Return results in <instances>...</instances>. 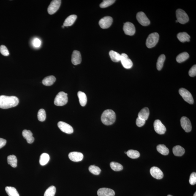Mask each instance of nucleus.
I'll use <instances>...</instances> for the list:
<instances>
[{"label":"nucleus","instance_id":"nucleus-20","mask_svg":"<svg viewBox=\"0 0 196 196\" xmlns=\"http://www.w3.org/2000/svg\"><path fill=\"white\" fill-rule=\"evenodd\" d=\"M120 61L123 67L126 69H130L133 65L132 61L129 58H125L121 56Z\"/></svg>","mask_w":196,"mask_h":196},{"label":"nucleus","instance_id":"nucleus-43","mask_svg":"<svg viewBox=\"0 0 196 196\" xmlns=\"http://www.w3.org/2000/svg\"><path fill=\"white\" fill-rule=\"evenodd\" d=\"M146 121L141 119V118L138 117L137 118L136 121V124L138 127H142L145 125Z\"/></svg>","mask_w":196,"mask_h":196},{"label":"nucleus","instance_id":"nucleus-37","mask_svg":"<svg viewBox=\"0 0 196 196\" xmlns=\"http://www.w3.org/2000/svg\"><path fill=\"white\" fill-rule=\"evenodd\" d=\"M89 170L91 173L95 175H99L101 172L100 169L95 165L90 166L89 167Z\"/></svg>","mask_w":196,"mask_h":196},{"label":"nucleus","instance_id":"nucleus-38","mask_svg":"<svg viewBox=\"0 0 196 196\" xmlns=\"http://www.w3.org/2000/svg\"><path fill=\"white\" fill-rule=\"evenodd\" d=\"M115 1V0H104L101 3L99 6L102 8H105L111 6Z\"/></svg>","mask_w":196,"mask_h":196},{"label":"nucleus","instance_id":"nucleus-26","mask_svg":"<svg viewBox=\"0 0 196 196\" xmlns=\"http://www.w3.org/2000/svg\"><path fill=\"white\" fill-rule=\"evenodd\" d=\"M178 40L181 42H190V36L186 32L179 33L177 35Z\"/></svg>","mask_w":196,"mask_h":196},{"label":"nucleus","instance_id":"nucleus-25","mask_svg":"<svg viewBox=\"0 0 196 196\" xmlns=\"http://www.w3.org/2000/svg\"><path fill=\"white\" fill-rule=\"evenodd\" d=\"M109 55L113 62H118L120 61L121 55L117 52L111 50L109 53Z\"/></svg>","mask_w":196,"mask_h":196},{"label":"nucleus","instance_id":"nucleus-45","mask_svg":"<svg viewBox=\"0 0 196 196\" xmlns=\"http://www.w3.org/2000/svg\"><path fill=\"white\" fill-rule=\"evenodd\" d=\"M121 56L125 58H128V55H126V54L124 53H123L122 54H121Z\"/></svg>","mask_w":196,"mask_h":196},{"label":"nucleus","instance_id":"nucleus-46","mask_svg":"<svg viewBox=\"0 0 196 196\" xmlns=\"http://www.w3.org/2000/svg\"><path fill=\"white\" fill-rule=\"evenodd\" d=\"M196 196V192H195V193H194V196Z\"/></svg>","mask_w":196,"mask_h":196},{"label":"nucleus","instance_id":"nucleus-6","mask_svg":"<svg viewBox=\"0 0 196 196\" xmlns=\"http://www.w3.org/2000/svg\"><path fill=\"white\" fill-rule=\"evenodd\" d=\"M179 92L185 102L190 104L194 103V101L192 94L188 90L181 88L179 89Z\"/></svg>","mask_w":196,"mask_h":196},{"label":"nucleus","instance_id":"nucleus-34","mask_svg":"<svg viewBox=\"0 0 196 196\" xmlns=\"http://www.w3.org/2000/svg\"><path fill=\"white\" fill-rule=\"evenodd\" d=\"M110 166L112 170L116 172L120 171L123 169V166L116 162H112L110 163Z\"/></svg>","mask_w":196,"mask_h":196},{"label":"nucleus","instance_id":"nucleus-13","mask_svg":"<svg viewBox=\"0 0 196 196\" xmlns=\"http://www.w3.org/2000/svg\"><path fill=\"white\" fill-rule=\"evenodd\" d=\"M182 127L186 132H191L192 129V125L190 120L186 117H183L181 119Z\"/></svg>","mask_w":196,"mask_h":196},{"label":"nucleus","instance_id":"nucleus-30","mask_svg":"<svg viewBox=\"0 0 196 196\" xmlns=\"http://www.w3.org/2000/svg\"><path fill=\"white\" fill-rule=\"evenodd\" d=\"M189 57V54L186 52H184V53L179 54L177 57L176 61L178 63H181L186 61Z\"/></svg>","mask_w":196,"mask_h":196},{"label":"nucleus","instance_id":"nucleus-8","mask_svg":"<svg viewBox=\"0 0 196 196\" xmlns=\"http://www.w3.org/2000/svg\"><path fill=\"white\" fill-rule=\"evenodd\" d=\"M136 18L138 22L142 26H146L150 24V20L143 12H138L137 14Z\"/></svg>","mask_w":196,"mask_h":196},{"label":"nucleus","instance_id":"nucleus-40","mask_svg":"<svg viewBox=\"0 0 196 196\" xmlns=\"http://www.w3.org/2000/svg\"><path fill=\"white\" fill-rule=\"evenodd\" d=\"M189 183L192 185H195L196 183V173L193 172L191 174L189 178Z\"/></svg>","mask_w":196,"mask_h":196},{"label":"nucleus","instance_id":"nucleus-11","mask_svg":"<svg viewBox=\"0 0 196 196\" xmlns=\"http://www.w3.org/2000/svg\"><path fill=\"white\" fill-rule=\"evenodd\" d=\"M58 125L60 130L65 133L70 134L74 132V129L72 126L64 122H59Z\"/></svg>","mask_w":196,"mask_h":196},{"label":"nucleus","instance_id":"nucleus-18","mask_svg":"<svg viewBox=\"0 0 196 196\" xmlns=\"http://www.w3.org/2000/svg\"><path fill=\"white\" fill-rule=\"evenodd\" d=\"M22 135L28 143L31 144L34 142V138L33 137L32 133L30 130H24L23 131Z\"/></svg>","mask_w":196,"mask_h":196},{"label":"nucleus","instance_id":"nucleus-22","mask_svg":"<svg viewBox=\"0 0 196 196\" xmlns=\"http://www.w3.org/2000/svg\"><path fill=\"white\" fill-rule=\"evenodd\" d=\"M77 96L79 98L80 105L82 107H84L86 105L87 102L86 94L81 91H79L77 93Z\"/></svg>","mask_w":196,"mask_h":196},{"label":"nucleus","instance_id":"nucleus-42","mask_svg":"<svg viewBox=\"0 0 196 196\" xmlns=\"http://www.w3.org/2000/svg\"><path fill=\"white\" fill-rule=\"evenodd\" d=\"M189 74L190 77H193L196 75V65L192 66L189 70Z\"/></svg>","mask_w":196,"mask_h":196},{"label":"nucleus","instance_id":"nucleus-12","mask_svg":"<svg viewBox=\"0 0 196 196\" xmlns=\"http://www.w3.org/2000/svg\"><path fill=\"white\" fill-rule=\"evenodd\" d=\"M154 127L156 133L159 134L165 133L166 129L164 125L162 124L160 120H156L154 123Z\"/></svg>","mask_w":196,"mask_h":196},{"label":"nucleus","instance_id":"nucleus-1","mask_svg":"<svg viewBox=\"0 0 196 196\" xmlns=\"http://www.w3.org/2000/svg\"><path fill=\"white\" fill-rule=\"evenodd\" d=\"M19 102L18 98L14 96H0V108L7 109L17 106Z\"/></svg>","mask_w":196,"mask_h":196},{"label":"nucleus","instance_id":"nucleus-10","mask_svg":"<svg viewBox=\"0 0 196 196\" xmlns=\"http://www.w3.org/2000/svg\"><path fill=\"white\" fill-rule=\"evenodd\" d=\"M113 21V18L111 17H105L99 20V24L102 29H107L111 26Z\"/></svg>","mask_w":196,"mask_h":196},{"label":"nucleus","instance_id":"nucleus-35","mask_svg":"<svg viewBox=\"0 0 196 196\" xmlns=\"http://www.w3.org/2000/svg\"><path fill=\"white\" fill-rule=\"evenodd\" d=\"M56 192V187L53 186H50L45 191L44 196H54Z\"/></svg>","mask_w":196,"mask_h":196},{"label":"nucleus","instance_id":"nucleus-19","mask_svg":"<svg viewBox=\"0 0 196 196\" xmlns=\"http://www.w3.org/2000/svg\"><path fill=\"white\" fill-rule=\"evenodd\" d=\"M77 18V15H72L69 16L66 19L63 23V26L64 27L70 26H72L76 21Z\"/></svg>","mask_w":196,"mask_h":196},{"label":"nucleus","instance_id":"nucleus-44","mask_svg":"<svg viewBox=\"0 0 196 196\" xmlns=\"http://www.w3.org/2000/svg\"><path fill=\"white\" fill-rule=\"evenodd\" d=\"M6 142L7 141L6 140L3 138H0V148H2L6 145Z\"/></svg>","mask_w":196,"mask_h":196},{"label":"nucleus","instance_id":"nucleus-5","mask_svg":"<svg viewBox=\"0 0 196 196\" xmlns=\"http://www.w3.org/2000/svg\"><path fill=\"white\" fill-rule=\"evenodd\" d=\"M177 20L182 24H184L189 21V18L187 14L184 10L181 9H177L176 12Z\"/></svg>","mask_w":196,"mask_h":196},{"label":"nucleus","instance_id":"nucleus-41","mask_svg":"<svg viewBox=\"0 0 196 196\" xmlns=\"http://www.w3.org/2000/svg\"><path fill=\"white\" fill-rule=\"evenodd\" d=\"M32 43L33 46L36 48H38L41 45V41L37 38H35L33 39Z\"/></svg>","mask_w":196,"mask_h":196},{"label":"nucleus","instance_id":"nucleus-24","mask_svg":"<svg viewBox=\"0 0 196 196\" xmlns=\"http://www.w3.org/2000/svg\"><path fill=\"white\" fill-rule=\"evenodd\" d=\"M173 152L175 156H181L184 154L185 150L183 147L179 145H177L173 148Z\"/></svg>","mask_w":196,"mask_h":196},{"label":"nucleus","instance_id":"nucleus-9","mask_svg":"<svg viewBox=\"0 0 196 196\" xmlns=\"http://www.w3.org/2000/svg\"><path fill=\"white\" fill-rule=\"evenodd\" d=\"M123 30L125 34L128 35H133L135 32V26L133 24L130 22H127L124 23Z\"/></svg>","mask_w":196,"mask_h":196},{"label":"nucleus","instance_id":"nucleus-2","mask_svg":"<svg viewBox=\"0 0 196 196\" xmlns=\"http://www.w3.org/2000/svg\"><path fill=\"white\" fill-rule=\"evenodd\" d=\"M116 115L114 111L111 110H107L104 111L101 117V120L103 124L106 125H110L115 122Z\"/></svg>","mask_w":196,"mask_h":196},{"label":"nucleus","instance_id":"nucleus-48","mask_svg":"<svg viewBox=\"0 0 196 196\" xmlns=\"http://www.w3.org/2000/svg\"><path fill=\"white\" fill-rule=\"evenodd\" d=\"M62 28H64V26H63H63H62Z\"/></svg>","mask_w":196,"mask_h":196},{"label":"nucleus","instance_id":"nucleus-21","mask_svg":"<svg viewBox=\"0 0 196 196\" xmlns=\"http://www.w3.org/2000/svg\"><path fill=\"white\" fill-rule=\"evenodd\" d=\"M56 79L53 76H48L45 77L42 81V83L47 86H51L56 81Z\"/></svg>","mask_w":196,"mask_h":196},{"label":"nucleus","instance_id":"nucleus-17","mask_svg":"<svg viewBox=\"0 0 196 196\" xmlns=\"http://www.w3.org/2000/svg\"><path fill=\"white\" fill-rule=\"evenodd\" d=\"M71 61L74 65H77L80 64L81 62V56L79 51L75 50L73 52Z\"/></svg>","mask_w":196,"mask_h":196},{"label":"nucleus","instance_id":"nucleus-36","mask_svg":"<svg viewBox=\"0 0 196 196\" xmlns=\"http://www.w3.org/2000/svg\"><path fill=\"white\" fill-rule=\"evenodd\" d=\"M37 117L39 121L43 122L45 120L46 117V115L45 110L41 109L39 110L37 114Z\"/></svg>","mask_w":196,"mask_h":196},{"label":"nucleus","instance_id":"nucleus-3","mask_svg":"<svg viewBox=\"0 0 196 196\" xmlns=\"http://www.w3.org/2000/svg\"><path fill=\"white\" fill-rule=\"evenodd\" d=\"M68 94L63 92L58 93L54 99V104L58 106H62L67 104L68 102Z\"/></svg>","mask_w":196,"mask_h":196},{"label":"nucleus","instance_id":"nucleus-47","mask_svg":"<svg viewBox=\"0 0 196 196\" xmlns=\"http://www.w3.org/2000/svg\"><path fill=\"white\" fill-rule=\"evenodd\" d=\"M167 196H172V195H167Z\"/></svg>","mask_w":196,"mask_h":196},{"label":"nucleus","instance_id":"nucleus-7","mask_svg":"<svg viewBox=\"0 0 196 196\" xmlns=\"http://www.w3.org/2000/svg\"><path fill=\"white\" fill-rule=\"evenodd\" d=\"M61 0H53L50 3L48 8V12L50 15L56 13L61 5Z\"/></svg>","mask_w":196,"mask_h":196},{"label":"nucleus","instance_id":"nucleus-31","mask_svg":"<svg viewBox=\"0 0 196 196\" xmlns=\"http://www.w3.org/2000/svg\"><path fill=\"white\" fill-rule=\"evenodd\" d=\"M165 58V56L164 54L161 55L159 57L156 63V68L158 70L160 71L162 69Z\"/></svg>","mask_w":196,"mask_h":196},{"label":"nucleus","instance_id":"nucleus-14","mask_svg":"<svg viewBox=\"0 0 196 196\" xmlns=\"http://www.w3.org/2000/svg\"><path fill=\"white\" fill-rule=\"evenodd\" d=\"M150 173L152 176L157 179H161L163 178L164 174L160 169L156 167H151Z\"/></svg>","mask_w":196,"mask_h":196},{"label":"nucleus","instance_id":"nucleus-32","mask_svg":"<svg viewBox=\"0 0 196 196\" xmlns=\"http://www.w3.org/2000/svg\"><path fill=\"white\" fill-rule=\"evenodd\" d=\"M7 162L9 165H10L14 168L17 167V159L16 156L12 155L7 157Z\"/></svg>","mask_w":196,"mask_h":196},{"label":"nucleus","instance_id":"nucleus-16","mask_svg":"<svg viewBox=\"0 0 196 196\" xmlns=\"http://www.w3.org/2000/svg\"><path fill=\"white\" fill-rule=\"evenodd\" d=\"M68 156L71 160L75 162L81 161L84 157L83 154L79 152H72L69 153Z\"/></svg>","mask_w":196,"mask_h":196},{"label":"nucleus","instance_id":"nucleus-27","mask_svg":"<svg viewBox=\"0 0 196 196\" xmlns=\"http://www.w3.org/2000/svg\"><path fill=\"white\" fill-rule=\"evenodd\" d=\"M156 149L159 152L164 156L167 155L169 153L168 148L164 145H159L156 147Z\"/></svg>","mask_w":196,"mask_h":196},{"label":"nucleus","instance_id":"nucleus-29","mask_svg":"<svg viewBox=\"0 0 196 196\" xmlns=\"http://www.w3.org/2000/svg\"><path fill=\"white\" fill-rule=\"evenodd\" d=\"M50 159V157L49 154L46 153H43L40 156L39 163L41 165H45L48 163Z\"/></svg>","mask_w":196,"mask_h":196},{"label":"nucleus","instance_id":"nucleus-15","mask_svg":"<svg viewBox=\"0 0 196 196\" xmlns=\"http://www.w3.org/2000/svg\"><path fill=\"white\" fill-rule=\"evenodd\" d=\"M115 194L114 191L109 188H101L97 191L98 196H115Z\"/></svg>","mask_w":196,"mask_h":196},{"label":"nucleus","instance_id":"nucleus-28","mask_svg":"<svg viewBox=\"0 0 196 196\" xmlns=\"http://www.w3.org/2000/svg\"><path fill=\"white\" fill-rule=\"evenodd\" d=\"M5 190L9 196H20L18 191L14 187L7 186L5 188Z\"/></svg>","mask_w":196,"mask_h":196},{"label":"nucleus","instance_id":"nucleus-39","mask_svg":"<svg viewBox=\"0 0 196 196\" xmlns=\"http://www.w3.org/2000/svg\"><path fill=\"white\" fill-rule=\"evenodd\" d=\"M0 52L2 55L4 56H7L9 55L8 50L5 46L1 45L0 47Z\"/></svg>","mask_w":196,"mask_h":196},{"label":"nucleus","instance_id":"nucleus-4","mask_svg":"<svg viewBox=\"0 0 196 196\" xmlns=\"http://www.w3.org/2000/svg\"><path fill=\"white\" fill-rule=\"evenodd\" d=\"M159 35L157 33H151L147 38L146 43L147 47L151 48L155 46L159 42Z\"/></svg>","mask_w":196,"mask_h":196},{"label":"nucleus","instance_id":"nucleus-23","mask_svg":"<svg viewBox=\"0 0 196 196\" xmlns=\"http://www.w3.org/2000/svg\"><path fill=\"white\" fill-rule=\"evenodd\" d=\"M149 114V109L148 107H144L139 112L138 117L146 121L148 118Z\"/></svg>","mask_w":196,"mask_h":196},{"label":"nucleus","instance_id":"nucleus-33","mask_svg":"<svg viewBox=\"0 0 196 196\" xmlns=\"http://www.w3.org/2000/svg\"><path fill=\"white\" fill-rule=\"evenodd\" d=\"M128 156L132 159H136L140 157V153L138 151L129 150L126 152Z\"/></svg>","mask_w":196,"mask_h":196}]
</instances>
